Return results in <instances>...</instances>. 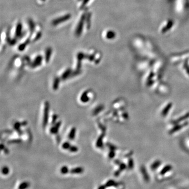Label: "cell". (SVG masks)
Segmentation results:
<instances>
[{
  "mask_svg": "<svg viewBox=\"0 0 189 189\" xmlns=\"http://www.w3.org/2000/svg\"><path fill=\"white\" fill-rule=\"evenodd\" d=\"M60 172L63 174H66V173H68V168L66 166H62L61 169H60Z\"/></svg>",
  "mask_w": 189,
  "mask_h": 189,
  "instance_id": "11",
  "label": "cell"
},
{
  "mask_svg": "<svg viewBox=\"0 0 189 189\" xmlns=\"http://www.w3.org/2000/svg\"><path fill=\"white\" fill-rule=\"evenodd\" d=\"M49 105L48 102H45V108L44 112V118H43V127H45L47 125L48 119V111H49Z\"/></svg>",
  "mask_w": 189,
  "mask_h": 189,
  "instance_id": "1",
  "label": "cell"
},
{
  "mask_svg": "<svg viewBox=\"0 0 189 189\" xmlns=\"http://www.w3.org/2000/svg\"><path fill=\"white\" fill-rule=\"evenodd\" d=\"M70 147H71L70 144H69V143L68 142H65L63 143L62 145V147L63 149H69Z\"/></svg>",
  "mask_w": 189,
  "mask_h": 189,
  "instance_id": "12",
  "label": "cell"
},
{
  "mask_svg": "<svg viewBox=\"0 0 189 189\" xmlns=\"http://www.w3.org/2000/svg\"><path fill=\"white\" fill-rule=\"evenodd\" d=\"M60 125H61V122H60V121H59V122L56 123L55 124V126H54L53 127L51 128L50 130L51 133L54 134H57L58 131V129H59L60 126Z\"/></svg>",
  "mask_w": 189,
  "mask_h": 189,
  "instance_id": "2",
  "label": "cell"
},
{
  "mask_svg": "<svg viewBox=\"0 0 189 189\" xmlns=\"http://www.w3.org/2000/svg\"><path fill=\"white\" fill-rule=\"evenodd\" d=\"M2 173L4 175L8 174L9 172V169L7 167V166H4V167H3V169H2Z\"/></svg>",
  "mask_w": 189,
  "mask_h": 189,
  "instance_id": "13",
  "label": "cell"
},
{
  "mask_svg": "<svg viewBox=\"0 0 189 189\" xmlns=\"http://www.w3.org/2000/svg\"><path fill=\"white\" fill-rule=\"evenodd\" d=\"M76 131V129L75 128H73L71 130V132H69L68 138L71 140H73L75 137V133Z\"/></svg>",
  "mask_w": 189,
  "mask_h": 189,
  "instance_id": "5",
  "label": "cell"
},
{
  "mask_svg": "<svg viewBox=\"0 0 189 189\" xmlns=\"http://www.w3.org/2000/svg\"><path fill=\"white\" fill-rule=\"evenodd\" d=\"M57 115H56V114H54V115L53 116V120H52V122H51V123H52L53 125H54V124H55V122H56V119H57Z\"/></svg>",
  "mask_w": 189,
  "mask_h": 189,
  "instance_id": "17",
  "label": "cell"
},
{
  "mask_svg": "<svg viewBox=\"0 0 189 189\" xmlns=\"http://www.w3.org/2000/svg\"><path fill=\"white\" fill-rule=\"evenodd\" d=\"M29 186H30V184H29L28 182H24L20 184V185L19 187V189H26L28 188Z\"/></svg>",
  "mask_w": 189,
  "mask_h": 189,
  "instance_id": "7",
  "label": "cell"
},
{
  "mask_svg": "<svg viewBox=\"0 0 189 189\" xmlns=\"http://www.w3.org/2000/svg\"><path fill=\"white\" fill-rule=\"evenodd\" d=\"M41 57H37L36 59H35V61L33 65V67H35L36 66H39V65L40 64V63H41Z\"/></svg>",
  "mask_w": 189,
  "mask_h": 189,
  "instance_id": "8",
  "label": "cell"
},
{
  "mask_svg": "<svg viewBox=\"0 0 189 189\" xmlns=\"http://www.w3.org/2000/svg\"><path fill=\"white\" fill-rule=\"evenodd\" d=\"M84 171V169L82 167H78L74 168L71 170V173L72 174H80Z\"/></svg>",
  "mask_w": 189,
  "mask_h": 189,
  "instance_id": "4",
  "label": "cell"
},
{
  "mask_svg": "<svg viewBox=\"0 0 189 189\" xmlns=\"http://www.w3.org/2000/svg\"><path fill=\"white\" fill-rule=\"evenodd\" d=\"M71 72V71L69 70V69L67 70L64 74H63V75L62 76V79H66L69 75H70Z\"/></svg>",
  "mask_w": 189,
  "mask_h": 189,
  "instance_id": "9",
  "label": "cell"
},
{
  "mask_svg": "<svg viewBox=\"0 0 189 189\" xmlns=\"http://www.w3.org/2000/svg\"><path fill=\"white\" fill-rule=\"evenodd\" d=\"M20 126H21V123H20L19 122H16L15 123L14 125V128L17 130L18 132H19V133L20 134V132L21 131H20Z\"/></svg>",
  "mask_w": 189,
  "mask_h": 189,
  "instance_id": "14",
  "label": "cell"
},
{
  "mask_svg": "<svg viewBox=\"0 0 189 189\" xmlns=\"http://www.w3.org/2000/svg\"><path fill=\"white\" fill-rule=\"evenodd\" d=\"M88 91H86L83 93V94H82L80 97V100L81 102L84 103H86L88 102L89 100V98L88 97Z\"/></svg>",
  "mask_w": 189,
  "mask_h": 189,
  "instance_id": "3",
  "label": "cell"
},
{
  "mask_svg": "<svg viewBox=\"0 0 189 189\" xmlns=\"http://www.w3.org/2000/svg\"><path fill=\"white\" fill-rule=\"evenodd\" d=\"M102 108H103V107H102V106H100V107H98V108H97V109H96L95 110H94V114H97V113L98 112H99V111H100L101 110H102Z\"/></svg>",
  "mask_w": 189,
  "mask_h": 189,
  "instance_id": "16",
  "label": "cell"
},
{
  "mask_svg": "<svg viewBox=\"0 0 189 189\" xmlns=\"http://www.w3.org/2000/svg\"><path fill=\"white\" fill-rule=\"evenodd\" d=\"M60 80L58 78H56L54 80V82L53 84V89L54 90H57L59 86V84Z\"/></svg>",
  "mask_w": 189,
  "mask_h": 189,
  "instance_id": "6",
  "label": "cell"
},
{
  "mask_svg": "<svg viewBox=\"0 0 189 189\" xmlns=\"http://www.w3.org/2000/svg\"><path fill=\"white\" fill-rule=\"evenodd\" d=\"M69 150L71 152H77L78 151V148L77 147H76V146H71Z\"/></svg>",
  "mask_w": 189,
  "mask_h": 189,
  "instance_id": "15",
  "label": "cell"
},
{
  "mask_svg": "<svg viewBox=\"0 0 189 189\" xmlns=\"http://www.w3.org/2000/svg\"><path fill=\"white\" fill-rule=\"evenodd\" d=\"M102 138H103V136H100L99 137L98 140H97V141L96 145L97 146V147L99 148L102 147Z\"/></svg>",
  "mask_w": 189,
  "mask_h": 189,
  "instance_id": "10",
  "label": "cell"
}]
</instances>
